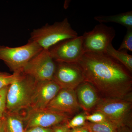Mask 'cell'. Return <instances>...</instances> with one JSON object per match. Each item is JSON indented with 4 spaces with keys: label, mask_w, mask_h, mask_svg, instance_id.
I'll return each mask as SVG.
<instances>
[{
    "label": "cell",
    "mask_w": 132,
    "mask_h": 132,
    "mask_svg": "<svg viewBox=\"0 0 132 132\" xmlns=\"http://www.w3.org/2000/svg\"><path fill=\"white\" fill-rule=\"evenodd\" d=\"M7 132H25L23 118L19 113H8L5 116Z\"/></svg>",
    "instance_id": "2e32d148"
},
{
    "label": "cell",
    "mask_w": 132,
    "mask_h": 132,
    "mask_svg": "<svg viewBox=\"0 0 132 132\" xmlns=\"http://www.w3.org/2000/svg\"><path fill=\"white\" fill-rule=\"evenodd\" d=\"M117 132H132V128L127 126L119 127L117 128Z\"/></svg>",
    "instance_id": "4316f807"
},
{
    "label": "cell",
    "mask_w": 132,
    "mask_h": 132,
    "mask_svg": "<svg viewBox=\"0 0 132 132\" xmlns=\"http://www.w3.org/2000/svg\"><path fill=\"white\" fill-rule=\"evenodd\" d=\"M46 108L69 116L78 112L81 108L74 90L62 88Z\"/></svg>",
    "instance_id": "8fae6325"
},
{
    "label": "cell",
    "mask_w": 132,
    "mask_h": 132,
    "mask_svg": "<svg viewBox=\"0 0 132 132\" xmlns=\"http://www.w3.org/2000/svg\"><path fill=\"white\" fill-rule=\"evenodd\" d=\"M75 92L81 108L86 112L95 108L100 100L95 88L87 81L81 84Z\"/></svg>",
    "instance_id": "4fadbf2b"
},
{
    "label": "cell",
    "mask_w": 132,
    "mask_h": 132,
    "mask_svg": "<svg viewBox=\"0 0 132 132\" xmlns=\"http://www.w3.org/2000/svg\"><path fill=\"white\" fill-rule=\"evenodd\" d=\"M53 128V132H69L70 129L67 127L66 123L58 125Z\"/></svg>",
    "instance_id": "cb8c5ba5"
},
{
    "label": "cell",
    "mask_w": 132,
    "mask_h": 132,
    "mask_svg": "<svg viewBox=\"0 0 132 132\" xmlns=\"http://www.w3.org/2000/svg\"><path fill=\"white\" fill-rule=\"evenodd\" d=\"M84 126L90 132H117L118 128L108 121L97 123L86 122Z\"/></svg>",
    "instance_id": "e0dca14e"
},
{
    "label": "cell",
    "mask_w": 132,
    "mask_h": 132,
    "mask_svg": "<svg viewBox=\"0 0 132 132\" xmlns=\"http://www.w3.org/2000/svg\"><path fill=\"white\" fill-rule=\"evenodd\" d=\"M55 69L56 62L48 50L43 49L27 64L22 73L32 76L38 82L53 80Z\"/></svg>",
    "instance_id": "52a82bcc"
},
{
    "label": "cell",
    "mask_w": 132,
    "mask_h": 132,
    "mask_svg": "<svg viewBox=\"0 0 132 132\" xmlns=\"http://www.w3.org/2000/svg\"><path fill=\"white\" fill-rule=\"evenodd\" d=\"M85 78L104 98L132 102L131 73L104 53H85L77 62Z\"/></svg>",
    "instance_id": "6da1fadb"
},
{
    "label": "cell",
    "mask_w": 132,
    "mask_h": 132,
    "mask_svg": "<svg viewBox=\"0 0 132 132\" xmlns=\"http://www.w3.org/2000/svg\"><path fill=\"white\" fill-rule=\"evenodd\" d=\"M9 86L3 88L0 90V118L3 117L6 110L7 94Z\"/></svg>",
    "instance_id": "7402d4cb"
},
{
    "label": "cell",
    "mask_w": 132,
    "mask_h": 132,
    "mask_svg": "<svg viewBox=\"0 0 132 132\" xmlns=\"http://www.w3.org/2000/svg\"><path fill=\"white\" fill-rule=\"evenodd\" d=\"M5 132H7L6 131H5Z\"/></svg>",
    "instance_id": "83f0119b"
},
{
    "label": "cell",
    "mask_w": 132,
    "mask_h": 132,
    "mask_svg": "<svg viewBox=\"0 0 132 132\" xmlns=\"http://www.w3.org/2000/svg\"><path fill=\"white\" fill-rule=\"evenodd\" d=\"M94 20L100 23L114 22L125 26L127 29L132 28V11L111 15L95 16Z\"/></svg>",
    "instance_id": "5bb4252c"
},
{
    "label": "cell",
    "mask_w": 132,
    "mask_h": 132,
    "mask_svg": "<svg viewBox=\"0 0 132 132\" xmlns=\"http://www.w3.org/2000/svg\"><path fill=\"white\" fill-rule=\"evenodd\" d=\"M48 51L55 61L77 63L84 54L82 36L62 41Z\"/></svg>",
    "instance_id": "9c48e42d"
},
{
    "label": "cell",
    "mask_w": 132,
    "mask_h": 132,
    "mask_svg": "<svg viewBox=\"0 0 132 132\" xmlns=\"http://www.w3.org/2000/svg\"><path fill=\"white\" fill-rule=\"evenodd\" d=\"M53 80L62 88L75 90L85 81L82 71L77 63L55 61Z\"/></svg>",
    "instance_id": "30bf717a"
},
{
    "label": "cell",
    "mask_w": 132,
    "mask_h": 132,
    "mask_svg": "<svg viewBox=\"0 0 132 132\" xmlns=\"http://www.w3.org/2000/svg\"><path fill=\"white\" fill-rule=\"evenodd\" d=\"M42 50L29 40L26 45L17 47L0 46V60L4 62L13 73L22 72L29 62Z\"/></svg>",
    "instance_id": "5b68a950"
},
{
    "label": "cell",
    "mask_w": 132,
    "mask_h": 132,
    "mask_svg": "<svg viewBox=\"0 0 132 132\" xmlns=\"http://www.w3.org/2000/svg\"><path fill=\"white\" fill-rule=\"evenodd\" d=\"M104 53L111 56L125 66L130 72H132V55L126 50L119 51L113 47L112 43L107 47Z\"/></svg>",
    "instance_id": "9a60e30c"
},
{
    "label": "cell",
    "mask_w": 132,
    "mask_h": 132,
    "mask_svg": "<svg viewBox=\"0 0 132 132\" xmlns=\"http://www.w3.org/2000/svg\"><path fill=\"white\" fill-rule=\"evenodd\" d=\"M61 89L53 80L36 81L30 108H46Z\"/></svg>",
    "instance_id": "7c38bea8"
},
{
    "label": "cell",
    "mask_w": 132,
    "mask_h": 132,
    "mask_svg": "<svg viewBox=\"0 0 132 132\" xmlns=\"http://www.w3.org/2000/svg\"><path fill=\"white\" fill-rule=\"evenodd\" d=\"M6 131L5 127V116L0 118V132H5Z\"/></svg>",
    "instance_id": "484cf974"
},
{
    "label": "cell",
    "mask_w": 132,
    "mask_h": 132,
    "mask_svg": "<svg viewBox=\"0 0 132 132\" xmlns=\"http://www.w3.org/2000/svg\"><path fill=\"white\" fill-rule=\"evenodd\" d=\"M23 118L25 130L35 127L53 128L67 123L68 115L47 108H29Z\"/></svg>",
    "instance_id": "ba28073f"
},
{
    "label": "cell",
    "mask_w": 132,
    "mask_h": 132,
    "mask_svg": "<svg viewBox=\"0 0 132 132\" xmlns=\"http://www.w3.org/2000/svg\"><path fill=\"white\" fill-rule=\"evenodd\" d=\"M36 81L32 76L22 73L9 86L6 109L8 113H19L30 108Z\"/></svg>",
    "instance_id": "7a4b0ae2"
},
{
    "label": "cell",
    "mask_w": 132,
    "mask_h": 132,
    "mask_svg": "<svg viewBox=\"0 0 132 132\" xmlns=\"http://www.w3.org/2000/svg\"><path fill=\"white\" fill-rule=\"evenodd\" d=\"M84 113L78 114L75 116L71 120L68 121L66 125L69 129L84 127L86 123V116Z\"/></svg>",
    "instance_id": "d6986e66"
},
{
    "label": "cell",
    "mask_w": 132,
    "mask_h": 132,
    "mask_svg": "<svg viewBox=\"0 0 132 132\" xmlns=\"http://www.w3.org/2000/svg\"><path fill=\"white\" fill-rule=\"evenodd\" d=\"M118 50H128L132 52V28L127 29L126 34Z\"/></svg>",
    "instance_id": "ffe728a7"
},
{
    "label": "cell",
    "mask_w": 132,
    "mask_h": 132,
    "mask_svg": "<svg viewBox=\"0 0 132 132\" xmlns=\"http://www.w3.org/2000/svg\"><path fill=\"white\" fill-rule=\"evenodd\" d=\"M78 36L67 18L52 25L46 24L41 28L34 29L29 40L37 44L43 49L48 50L62 41Z\"/></svg>",
    "instance_id": "3957f363"
},
{
    "label": "cell",
    "mask_w": 132,
    "mask_h": 132,
    "mask_svg": "<svg viewBox=\"0 0 132 132\" xmlns=\"http://www.w3.org/2000/svg\"><path fill=\"white\" fill-rule=\"evenodd\" d=\"M21 72H14L13 74L0 72V90L6 87L9 86L14 82L21 73Z\"/></svg>",
    "instance_id": "ac0fdd59"
},
{
    "label": "cell",
    "mask_w": 132,
    "mask_h": 132,
    "mask_svg": "<svg viewBox=\"0 0 132 132\" xmlns=\"http://www.w3.org/2000/svg\"><path fill=\"white\" fill-rule=\"evenodd\" d=\"M86 120L93 123H100L108 121L103 114L99 112H95L91 114H87L86 116Z\"/></svg>",
    "instance_id": "44dd1931"
},
{
    "label": "cell",
    "mask_w": 132,
    "mask_h": 132,
    "mask_svg": "<svg viewBox=\"0 0 132 132\" xmlns=\"http://www.w3.org/2000/svg\"><path fill=\"white\" fill-rule=\"evenodd\" d=\"M69 132H90L85 126L70 129Z\"/></svg>",
    "instance_id": "d4e9b609"
},
{
    "label": "cell",
    "mask_w": 132,
    "mask_h": 132,
    "mask_svg": "<svg viewBox=\"0 0 132 132\" xmlns=\"http://www.w3.org/2000/svg\"><path fill=\"white\" fill-rule=\"evenodd\" d=\"M53 128H44L35 127L25 130V132H53Z\"/></svg>",
    "instance_id": "603a6c76"
},
{
    "label": "cell",
    "mask_w": 132,
    "mask_h": 132,
    "mask_svg": "<svg viewBox=\"0 0 132 132\" xmlns=\"http://www.w3.org/2000/svg\"><path fill=\"white\" fill-rule=\"evenodd\" d=\"M116 35V32L113 27L104 23L97 24L92 31L85 32L82 35L84 53H104Z\"/></svg>",
    "instance_id": "8992f818"
},
{
    "label": "cell",
    "mask_w": 132,
    "mask_h": 132,
    "mask_svg": "<svg viewBox=\"0 0 132 132\" xmlns=\"http://www.w3.org/2000/svg\"><path fill=\"white\" fill-rule=\"evenodd\" d=\"M132 101L121 99H100L95 112L104 114L107 120L116 127L127 126L132 128Z\"/></svg>",
    "instance_id": "277c9868"
}]
</instances>
